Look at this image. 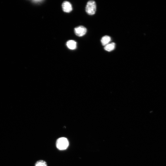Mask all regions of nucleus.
Here are the masks:
<instances>
[{"mask_svg":"<svg viewBox=\"0 0 166 166\" xmlns=\"http://www.w3.org/2000/svg\"><path fill=\"white\" fill-rule=\"evenodd\" d=\"M67 46L70 49L74 50L76 48L77 43L73 40H70L67 43Z\"/></svg>","mask_w":166,"mask_h":166,"instance_id":"5","label":"nucleus"},{"mask_svg":"<svg viewBox=\"0 0 166 166\" xmlns=\"http://www.w3.org/2000/svg\"><path fill=\"white\" fill-rule=\"evenodd\" d=\"M74 33L75 35L78 36L82 37L84 36L87 33V29L83 26H80L75 28Z\"/></svg>","mask_w":166,"mask_h":166,"instance_id":"3","label":"nucleus"},{"mask_svg":"<svg viewBox=\"0 0 166 166\" xmlns=\"http://www.w3.org/2000/svg\"><path fill=\"white\" fill-rule=\"evenodd\" d=\"M42 1H33V2H35V3H39L40 2H42Z\"/></svg>","mask_w":166,"mask_h":166,"instance_id":"9","label":"nucleus"},{"mask_svg":"<svg viewBox=\"0 0 166 166\" xmlns=\"http://www.w3.org/2000/svg\"><path fill=\"white\" fill-rule=\"evenodd\" d=\"M56 145L59 150H66L69 145L68 139L65 137H61L57 140Z\"/></svg>","mask_w":166,"mask_h":166,"instance_id":"1","label":"nucleus"},{"mask_svg":"<svg viewBox=\"0 0 166 166\" xmlns=\"http://www.w3.org/2000/svg\"><path fill=\"white\" fill-rule=\"evenodd\" d=\"M96 10V5L95 2L93 1H89L87 4L86 11L89 15H94Z\"/></svg>","mask_w":166,"mask_h":166,"instance_id":"2","label":"nucleus"},{"mask_svg":"<svg viewBox=\"0 0 166 166\" xmlns=\"http://www.w3.org/2000/svg\"><path fill=\"white\" fill-rule=\"evenodd\" d=\"M116 44L114 43H109L105 46L104 49L107 51L110 52L113 50L115 48Z\"/></svg>","mask_w":166,"mask_h":166,"instance_id":"7","label":"nucleus"},{"mask_svg":"<svg viewBox=\"0 0 166 166\" xmlns=\"http://www.w3.org/2000/svg\"><path fill=\"white\" fill-rule=\"evenodd\" d=\"M35 166H48V165L45 161L40 160L36 162Z\"/></svg>","mask_w":166,"mask_h":166,"instance_id":"8","label":"nucleus"},{"mask_svg":"<svg viewBox=\"0 0 166 166\" xmlns=\"http://www.w3.org/2000/svg\"><path fill=\"white\" fill-rule=\"evenodd\" d=\"M62 7L63 11L65 12H70L72 10V4L68 1L64 2L62 4Z\"/></svg>","mask_w":166,"mask_h":166,"instance_id":"4","label":"nucleus"},{"mask_svg":"<svg viewBox=\"0 0 166 166\" xmlns=\"http://www.w3.org/2000/svg\"><path fill=\"white\" fill-rule=\"evenodd\" d=\"M111 38L109 36L106 35L101 38V42L103 46H105L111 41Z\"/></svg>","mask_w":166,"mask_h":166,"instance_id":"6","label":"nucleus"}]
</instances>
